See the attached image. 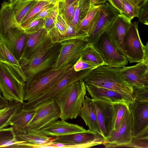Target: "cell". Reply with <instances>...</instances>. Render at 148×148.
<instances>
[{"instance_id":"cell-1","label":"cell","mask_w":148,"mask_h":148,"mask_svg":"<svg viewBox=\"0 0 148 148\" xmlns=\"http://www.w3.org/2000/svg\"><path fill=\"white\" fill-rule=\"evenodd\" d=\"M86 89L84 80L77 82L64 88L53 99L59 108L60 118L67 120L76 119L82 108Z\"/></svg>"},{"instance_id":"cell-2","label":"cell","mask_w":148,"mask_h":148,"mask_svg":"<svg viewBox=\"0 0 148 148\" xmlns=\"http://www.w3.org/2000/svg\"><path fill=\"white\" fill-rule=\"evenodd\" d=\"M120 68L101 65L94 69L84 79L86 84L112 90L132 97V87L119 73Z\"/></svg>"},{"instance_id":"cell-3","label":"cell","mask_w":148,"mask_h":148,"mask_svg":"<svg viewBox=\"0 0 148 148\" xmlns=\"http://www.w3.org/2000/svg\"><path fill=\"white\" fill-rule=\"evenodd\" d=\"M73 65L51 69L37 76L25 84L24 101H30L41 96L50 89Z\"/></svg>"},{"instance_id":"cell-4","label":"cell","mask_w":148,"mask_h":148,"mask_svg":"<svg viewBox=\"0 0 148 148\" xmlns=\"http://www.w3.org/2000/svg\"><path fill=\"white\" fill-rule=\"evenodd\" d=\"M25 82L13 69L0 62V88L3 97L8 101L24 102Z\"/></svg>"},{"instance_id":"cell-5","label":"cell","mask_w":148,"mask_h":148,"mask_svg":"<svg viewBox=\"0 0 148 148\" xmlns=\"http://www.w3.org/2000/svg\"><path fill=\"white\" fill-rule=\"evenodd\" d=\"M73 66L70 67L65 75L48 91L33 100L24 101L22 103L21 108L25 110L30 109L53 99L56 94L65 87L75 82L83 80L93 70L88 69L75 72L74 70Z\"/></svg>"},{"instance_id":"cell-6","label":"cell","mask_w":148,"mask_h":148,"mask_svg":"<svg viewBox=\"0 0 148 148\" xmlns=\"http://www.w3.org/2000/svg\"><path fill=\"white\" fill-rule=\"evenodd\" d=\"M105 139L101 135L89 130L85 132L57 136L53 138L55 148H88L103 144Z\"/></svg>"},{"instance_id":"cell-7","label":"cell","mask_w":148,"mask_h":148,"mask_svg":"<svg viewBox=\"0 0 148 148\" xmlns=\"http://www.w3.org/2000/svg\"><path fill=\"white\" fill-rule=\"evenodd\" d=\"M138 23V21L131 23L123 40L125 56L130 63L144 60L145 46L140 37Z\"/></svg>"},{"instance_id":"cell-8","label":"cell","mask_w":148,"mask_h":148,"mask_svg":"<svg viewBox=\"0 0 148 148\" xmlns=\"http://www.w3.org/2000/svg\"><path fill=\"white\" fill-rule=\"evenodd\" d=\"M93 45L102 58L106 66L121 68L128 64V62L126 57L118 52L106 32Z\"/></svg>"},{"instance_id":"cell-9","label":"cell","mask_w":148,"mask_h":148,"mask_svg":"<svg viewBox=\"0 0 148 148\" xmlns=\"http://www.w3.org/2000/svg\"><path fill=\"white\" fill-rule=\"evenodd\" d=\"M34 108L36 109L35 112L27 127L40 130L60 118V111L53 99Z\"/></svg>"},{"instance_id":"cell-10","label":"cell","mask_w":148,"mask_h":148,"mask_svg":"<svg viewBox=\"0 0 148 148\" xmlns=\"http://www.w3.org/2000/svg\"><path fill=\"white\" fill-rule=\"evenodd\" d=\"M48 33L54 43L71 40H81L87 42L89 38L88 35L77 30L68 23L58 10L55 26Z\"/></svg>"},{"instance_id":"cell-11","label":"cell","mask_w":148,"mask_h":148,"mask_svg":"<svg viewBox=\"0 0 148 148\" xmlns=\"http://www.w3.org/2000/svg\"><path fill=\"white\" fill-rule=\"evenodd\" d=\"M133 138L132 119L129 109L117 129L112 131L103 144L106 148L122 147L130 143Z\"/></svg>"},{"instance_id":"cell-12","label":"cell","mask_w":148,"mask_h":148,"mask_svg":"<svg viewBox=\"0 0 148 148\" xmlns=\"http://www.w3.org/2000/svg\"><path fill=\"white\" fill-rule=\"evenodd\" d=\"M87 42L71 40L60 43L59 55L53 69H59L68 65H74L81 57L82 49Z\"/></svg>"},{"instance_id":"cell-13","label":"cell","mask_w":148,"mask_h":148,"mask_svg":"<svg viewBox=\"0 0 148 148\" xmlns=\"http://www.w3.org/2000/svg\"><path fill=\"white\" fill-rule=\"evenodd\" d=\"M38 1L37 0H31L11 3L4 1L1 4V10L11 26L13 28L19 27L25 16Z\"/></svg>"},{"instance_id":"cell-14","label":"cell","mask_w":148,"mask_h":148,"mask_svg":"<svg viewBox=\"0 0 148 148\" xmlns=\"http://www.w3.org/2000/svg\"><path fill=\"white\" fill-rule=\"evenodd\" d=\"M92 99L100 129L105 140L114 130L115 120V112L112 103L101 99Z\"/></svg>"},{"instance_id":"cell-15","label":"cell","mask_w":148,"mask_h":148,"mask_svg":"<svg viewBox=\"0 0 148 148\" xmlns=\"http://www.w3.org/2000/svg\"><path fill=\"white\" fill-rule=\"evenodd\" d=\"M132 119L133 138L148 134V102L134 100L129 105Z\"/></svg>"},{"instance_id":"cell-16","label":"cell","mask_w":148,"mask_h":148,"mask_svg":"<svg viewBox=\"0 0 148 148\" xmlns=\"http://www.w3.org/2000/svg\"><path fill=\"white\" fill-rule=\"evenodd\" d=\"M119 73L132 87L148 86V62L145 60L131 66L120 68Z\"/></svg>"},{"instance_id":"cell-17","label":"cell","mask_w":148,"mask_h":148,"mask_svg":"<svg viewBox=\"0 0 148 148\" xmlns=\"http://www.w3.org/2000/svg\"><path fill=\"white\" fill-rule=\"evenodd\" d=\"M119 14V12L109 3L101 5L99 17L89 35L87 43L93 44L96 42Z\"/></svg>"},{"instance_id":"cell-18","label":"cell","mask_w":148,"mask_h":148,"mask_svg":"<svg viewBox=\"0 0 148 148\" xmlns=\"http://www.w3.org/2000/svg\"><path fill=\"white\" fill-rule=\"evenodd\" d=\"M131 23V21L119 14L105 31L118 52L125 56L123 42Z\"/></svg>"},{"instance_id":"cell-19","label":"cell","mask_w":148,"mask_h":148,"mask_svg":"<svg viewBox=\"0 0 148 148\" xmlns=\"http://www.w3.org/2000/svg\"><path fill=\"white\" fill-rule=\"evenodd\" d=\"M27 34L20 27L9 29L0 34V40L5 44L17 60H20Z\"/></svg>"},{"instance_id":"cell-20","label":"cell","mask_w":148,"mask_h":148,"mask_svg":"<svg viewBox=\"0 0 148 148\" xmlns=\"http://www.w3.org/2000/svg\"><path fill=\"white\" fill-rule=\"evenodd\" d=\"M51 42H53L51 38L44 28L36 32L27 34L19 61L29 58Z\"/></svg>"},{"instance_id":"cell-21","label":"cell","mask_w":148,"mask_h":148,"mask_svg":"<svg viewBox=\"0 0 148 148\" xmlns=\"http://www.w3.org/2000/svg\"><path fill=\"white\" fill-rule=\"evenodd\" d=\"M85 84L86 90L92 99L102 100L111 103L126 102L130 104L132 103L134 101L130 95Z\"/></svg>"},{"instance_id":"cell-22","label":"cell","mask_w":148,"mask_h":148,"mask_svg":"<svg viewBox=\"0 0 148 148\" xmlns=\"http://www.w3.org/2000/svg\"><path fill=\"white\" fill-rule=\"evenodd\" d=\"M40 130L47 136L56 137L84 132L87 130L77 124L71 123L61 119L57 120Z\"/></svg>"},{"instance_id":"cell-23","label":"cell","mask_w":148,"mask_h":148,"mask_svg":"<svg viewBox=\"0 0 148 148\" xmlns=\"http://www.w3.org/2000/svg\"><path fill=\"white\" fill-rule=\"evenodd\" d=\"M60 47V43L54 44L42 62L25 75L26 79L25 84L29 83L39 75L53 68L59 55Z\"/></svg>"},{"instance_id":"cell-24","label":"cell","mask_w":148,"mask_h":148,"mask_svg":"<svg viewBox=\"0 0 148 148\" xmlns=\"http://www.w3.org/2000/svg\"><path fill=\"white\" fill-rule=\"evenodd\" d=\"M79 115L83 119L89 130L103 136L98 121L95 107L91 98L85 97Z\"/></svg>"},{"instance_id":"cell-25","label":"cell","mask_w":148,"mask_h":148,"mask_svg":"<svg viewBox=\"0 0 148 148\" xmlns=\"http://www.w3.org/2000/svg\"><path fill=\"white\" fill-rule=\"evenodd\" d=\"M16 136L18 139L31 144L33 148L52 147L53 137L46 136L40 130L27 127L25 133Z\"/></svg>"},{"instance_id":"cell-26","label":"cell","mask_w":148,"mask_h":148,"mask_svg":"<svg viewBox=\"0 0 148 148\" xmlns=\"http://www.w3.org/2000/svg\"><path fill=\"white\" fill-rule=\"evenodd\" d=\"M36 111L35 108L28 110L21 108L15 113L10 120V125L13 127L16 135L25 133L27 126Z\"/></svg>"},{"instance_id":"cell-27","label":"cell","mask_w":148,"mask_h":148,"mask_svg":"<svg viewBox=\"0 0 148 148\" xmlns=\"http://www.w3.org/2000/svg\"><path fill=\"white\" fill-rule=\"evenodd\" d=\"M0 147L29 148L26 141L17 138L13 127L11 126L0 129Z\"/></svg>"},{"instance_id":"cell-28","label":"cell","mask_w":148,"mask_h":148,"mask_svg":"<svg viewBox=\"0 0 148 148\" xmlns=\"http://www.w3.org/2000/svg\"><path fill=\"white\" fill-rule=\"evenodd\" d=\"M0 62L5 63L14 70L25 82L26 77L20 63L2 41L0 40Z\"/></svg>"},{"instance_id":"cell-29","label":"cell","mask_w":148,"mask_h":148,"mask_svg":"<svg viewBox=\"0 0 148 148\" xmlns=\"http://www.w3.org/2000/svg\"><path fill=\"white\" fill-rule=\"evenodd\" d=\"M100 5H91L87 15L77 25L76 29L87 34L89 37L99 17Z\"/></svg>"},{"instance_id":"cell-30","label":"cell","mask_w":148,"mask_h":148,"mask_svg":"<svg viewBox=\"0 0 148 148\" xmlns=\"http://www.w3.org/2000/svg\"><path fill=\"white\" fill-rule=\"evenodd\" d=\"M22 103L14 100L9 101L6 110L0 114V129L10 125L12 116L21 108Z\"/></svg>"},{"instance_id":"cell-31","label":"cell","mask_w":148,"mask_h":148,"mask_svg":"<svg viewBox=\"0 0 148 148\" xmlns=\"http://www.w3.org/2000/svg\"><path fill=\"white\" fill-rule=\"evenodd\" d=\"M91 6L90 0H78L71 24L76 29L78 24L87 15Z\"/></svg>"},{"instance_id":"cell-32","label":"cell","mask_w":148,"mask_h":148,"mask_svg":"<svg viewBox=\"0 0 148 148\" xmlns=\"http://www.w3.org/2000/svg\"><path fill=\"white\" fill-rule=\"evenodd\" d=\"M81 57L98 66L106 65L102 58L92 44L86 43L82 49Z\"/></svg>"},{"instance_id":"cell-33","label":"cell","mask_w":148,"mask_h":148,"mask_svg":"<svg viewBox=\"0 0 148 148\" xmlns=\"http://www.w3.org/2000/svg\"><path fill=\"white\" fill-rule=\"evenodd\" d=\"M77 1L70 5L65 3L64 1L57 3L59 12L63 16L69 24H71L73 19Z\"/></svg>"},{"instance_id":"cell-34","label":"cell","mask_w":148,"mask_h":148,"mask_svg":"<svg viewBox=\"0 0 148 148\" xmlns=\"http://www.w3.org/2000/svg\"><path fill=\"white\" fill-rule=\"evenodd\" d=\"M115 112V123L114 130H116L123 118L126 112L129 109L130 104L126 102L112 103Z\"/></svg>"},{"instance_id":"cell-35","label":"cell","mask_w":148,"mask_h":148,"mask_svg":"<svg viewBox=\"0 0 148 148\" xmlns=\"http://www.w3.org/2000/svg\"><path fill=\"white\" fill-rule=\"evenodd\" d=\"M121 4L120 14L131 21L134 18L138 17L139 7L134 5L128 0H123Z\"/></svg>"},{"instance_id":"cell-36","label":"cell","mask_w":148,"mask_h":148,"mask_svg":"<svg viewBox=\"0 0 148 148\" xmlns=\"http://www.w3.org/2000/svg\"><path fill=\"white\" fill-rule=\"evenodd\" d=\"M49 4L43 1H38L37 3L30 10L22 20L19 27L23 28L29 23L33 17L43 8Z\"/></svg>"},{"instance_id":"cell-37","label":"cell","mask_w":148,"mask_h":148,"mask_svg":"<svg viewBox=\"0 0 148 148\" xmlns=\"http://www.w3.org/2000/svg\"><path fill=\"white\" fill-rule=\"evenodd\" d=\"M45 20L39 18L34 20L25 27L21 28L27 34L36 32L41 29L44 28Z\"/></svg>"},{"instance_id":"cell-38","label":"cell","mask_w":148,"mask_h":148,"mask_svg":"<svg viewBox=\"0 0 148 148\" xmlns=\"http://www.w3.org/2000/svg\"><path fill=\"white\" fill-rule=\"evenodd\" d=\"M132 97L134 100L148 102V86L142 87H132Z\"/></svg>"},{"instance_id":"cell-39","label":"cell","mask_w":148,"mask_h":148,"mask_svg":"<svg viewBox=\"0 0 148 148\" xmlns=\"http://www.w3.org/2000/svg\"><path fill=\"white\" fill-rule=\"evenodd\" d=\"M122 147L148 148V134L133 138L130 143L123 145Z\"/></svg>"},{"instance_id":"cell-40","label":"cell","mask_w":148,"mask_h":148,"mask_svg":"<svg viewBox=\"0 0 148 148\" xmlns=\"http://www.w3.org/2000/svg\"><path fill=\"white\" fill-rule=\"evenodd\" d=\"M57 4L45 19L44 28L49 32L55 26V21L58 12Z\"/></svg>"},{"instance_id":"cell-41","label":"cell","mask_w":148,"mask_h":148,"mask_svg":"<svg viewBox=\"0 0 148 148\" xmlns=\"http://www.w3.org/2000/svg\"><path fill=\"white\" fill-rule=\"evenodd\" d=\"M139 8L138 22L148 25V0L142 1Z\"/></svg>"},{"instance_id":"cell-42","label":"cell","mask_w":148,"mask_h":148,"mask_svg":"<svg viewBox=\"0 0 148 148\" xmlns=\"http://www.w3.org/2000/svg\"><path fill=\"white\" fill-rule=\"evenodd\" d=\"M74 70L78 72L82 70L91 69H94L98 66L91 62L82 58L81 57L73 65Z\"/></svg>"},{"instance_id":"cell-43","label":"cell","mask_w":148,"mask_h":148,"mask_svg":"<svg viewBox=\"0 0 148 148\" xmlns=\"http://www.w3.org/2000/svg\"><path fill=\"white\" fill-rule=\"evenodd\" d=\"M56 4L49 3L46 5L33 17L30 22L39 18L45 19L50 12L55 8Z\"/></svg>"},{"instance_id":"cell-44","label":"cell","mask_w":148,"mask_h":148,"mask_svg":"<svg viewBox=\"0 0 148 148\" xmlns=\"http://www.w3.org/2000/svg\"><path fill=\"white\" fill-rule=\"evenodd\" d=\"M123 0H108L109 3L114 8L118 10L120 13L121 12V2ZM134 5L139 7L141 2V0H128Z\"/></svg>"},{"instance_id":"cell-45","label":"cell","mask_w":148,"mask_h":148,"mask_svg":"<svg viewBox=\"0 0 148 148\" xmlns=\"http://www.w3.org/2000/svg\"><path fill=\"white\" fill-rule=\"evenodd\" d=\"M8 100L3 97L0 88V110L6 108L8 105Z\"/></svg>"},{"instance_id":"cell-46","label":"cell","mask_w":148,"mask_h":148,"mask_svg":"<svg viewBox=\"0 0 148 148\" xmlns=\"http://www.w3.org/2000/svg\"><path fill=\"white\" fill-rule=\"evenodd\" d=\"M108 0H90L92 5H99L104 4Z\"/></svg>"},{"instance_id":"cell-47","label":"cell","mask_w":148,"mask_h":148,"mask_svg":"<svg viewBox=\"0 0 148 148\" xmlns=\"http://www.w3.org/2000/svg\"><path fill=\"white\" fill-rule=\"evenodd\" d=\"M144 60L148 62V42H147L145 45Z\"/></svg>"},{"instance_id":"cell-48","label":"cell","mask_w":148,"mask_h":148,"mask_svg":"<svg viewBox=\"0 0 148 148\" xmlns=\"http://www.w3.org/2000/svg\"><path fill=\"white\" fill-rule=\"evenodd\" d=\"M46 1L50 4H56L60 1H64V0H38V1Z\"/></svg>"},{"instance_id":"cell-49","label":"cell","mask_w":148,"mask_h":148,"mask_svg":"<svg viewBox=\"0 0 148 148\" xmlns=\"http://www.w3.org/2000/svg\"><path fill=\"white\" fill-rule=\"evenodd\" d=\"M78 0H64L65 3L67 5H71Z\"/></svg>"},{"instance_id":"cell-50","label":"cell","mask_w":148,"mask_h":148,"mask_svg":"<svg viewBox=\"0 0 148 148\" xmlns=\"http://www.w3.org/2000/svg\"><path fill=\"white\" fill-rule=\"evenodd\" d=\"M31 0H9L8 2L10 3L14 2L16 1H31Z\"/></svg>"},{"instance_id":"cell-51","label":"cell","mask_w":148,"mask_h":148,"mask_svg":"<svg viewBox=\"0 0 148 148\" xmlns=\"http://www.w3.org/2000/svg\"><path fill=\"white\" fill-rule=\"evenodd\" d=\"M7 107L1 109V110H0V114H1L2 112H3L4 111H5Z\"/></svg>"},{"instance_id":"cell-52","label":"cell","mask_w":148,"mask_h":148,"mask_svg":"<svg viewBox=\"0 0 148 148\" xmlns=\"http://www.w3.org/2000/svg\"><path fill=\"white\" fill-rule=\"evenodd\" d=\"M142 1L144 0H141Z\"/></svg>"}]
</instances>
